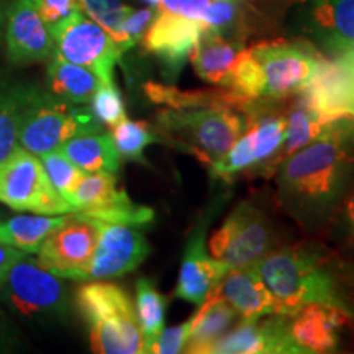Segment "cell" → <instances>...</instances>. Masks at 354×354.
<instances>
[{"label": "cell", "mask_w": 354, "mask_h": 354, "mask_svg": "<svg viewBox=\"0 0 354 354\" xmlns=\"http://www.w3.org/2000/svg\"><path fill=\"white\" fill-rule=\"evenodd\" d=\"M77 3L87 17L107 30L123 53L128 51L122 33V21L130 7L125 6L122 0H77Z\"/></svg>", "instance_id": "33"}, {"label": "cell", "mask_w": 354, "mask_h": 354, "mask_svg": "<svg viewBox=\"0 0 354 354\" xmlns=\"http://www.w3.org/2000/svg\"><path fill=\"white\" fill-rule=\"evenodd\" d=\"M99 84L100 79L91 69L69 63L57 55L48 66V86L51 94L71 104H88Z\"/></svg>", "instance_id": "28"}, {"label": "cell", "mask_w": 354, "mask_h": 354, "mask_svg": "<svg viewBox=\"0 0 354 354\" xmlns=\"http://www.w3.org/2000/svg\"><path fill=\"white\" fill-rule=\"evenodd\" d=\"M112 138L122 158L143 162V165L146 162L143 156L146 146L159 141V136L154 135L148 123L128 120V118L112 128Z\"/></svg>", "instance_id": "32"}, {"label": "cell", "mask_w": 354, "mask_h": 354, "mask_svg": "<svg viewBox=\"0 0 354 354\" xmlns=\"http://www.w3.org/2000/svg\"><path fill=\"white\" fill-rule=\"evenodd\" d=\"M69 203L79 214L110 223L143 227L154 218L151 209L135 203L125 190L118 189L117 176L109 171L86 172Z\"/></svg>", "instance_id": "14"}, {"label": "cell", "mask_w": 354, "mask_h": 354, "mask_svg": "<svg viewBox=\"0 0 354 354\" xmlns=\"http://www.w3.org/2000/svg\"><path fill=\"white\" fill-rule=\"evenodd\" d=\"M154 17H156V8L151 7L135 10V8L130 7V10H128L125 19L122 21V33L128 50L143 39L146 30L149 28Z\"/></svg>", "instance_id": "37"}, {"label": "cell", "mask_w": 354, "mask_h": 354, "mask_svg": "<svg viewBox=\"0 0 354 354\" xmlns=\"http://www.w3.org/2000/svg\"><path fill=\"white\" fill-rule=\"evenodd\" d=\"M7 344H8V331H7L6 322H3L2 313H0V351H3Z\"/></svg>", "instance_id": "42"}, {"label": "cell", "mask_w": 354, "mask_h": 354, "mask_svg": "<svg viewBox=\"0 0 354 354\" xmlns=\"http://www.w3.org/2000/svg\"><path fill=\"white\" fill-rule=\"evenodd\" d=\"M328 225H331L333 236L339 241V245L354 251V179L348 185Z\"/></svg>", "instance_id": "36"}, {"label": "cell", "mask_w": 354, "mask_h": 354, "mask_svg": "<svg viewBox=\"0 0 354 354\" xmlns=\"http://www.w3.org/2000/svg\"><path fill=\"white\" fill-rule=\"evenodd\" d=\"M274 299V313L292 315L304 305L339 307L354 315V261L317 243L272 250L254 266Z\"/></svg>", "instance_id": "2"}, {"label": "cell", "mask_w": 354, "mask_h": 354, "mask_svg": "<svg viewBox=\"0 0 354 354\" xmlns=\"http://www.w3.org/2000/svg\"><path fill=\"white\" fill-rule=\"evenodd\" d=\"M248 44L203 30L190 59L197 76L205 82L228 88Z\"/></svg>", "instance_id": "23"}, {"label": "cell", "mask_w": 354, "mask_h": 354, "mask_svg": "<svg viewBox=\"0 0 354 354\" xmlns=\"http://www.w3.org/2000/svg\"><path fill=\"white\" fill-rule=\"evenodd\" d=\"M100 236V220L73 212L48 234L38 261L61 279L84 281Z\"/></svg>", "instance_id": "12"}, {"label": "cell", "mask_w": 354, "mask_h": 354, "mask_svg": "<svg viewBox=\"0 0 354 354\" xmlns=\"http://www.w3.org/2000/svg\"><path fill=\"white\" fill-rule=\"evenodd\" d=\"M0 203L13 210L39 215L76 212L53 187L41 159L21 146L0 162Z\"/></svg>", "instance_id": "8"}, {"label": "cell", "mask_w": 354, "mask_h": 354, "mask_svg": "<svg viewBox=\"0 0 354 354\" xmlns=\"http://www.w3.org/2000/svg\"><path fill=\"white\" fill-rule=\"evenodd\" d=\"M295 0H210L202 24L220 37L248 39L276 32Z\"/></svg>", "instance_id": "13"}, {"label": "cell", "mask_w": 354, "mask_h": 354, "mask_svg": "<svg viewBox=\"0 0 354 354\" xmlns=\"http://www.w3.org/2000/svg\"><path fill=\"white\" fill-rule=\"evenodd\" d=\"M304 28L328 57L354 51V0H305Z\"/></svg>", "instance_id": "19"}, {"label": "cell", "mask_w": 354, "mask_h": 354, "mask_svg": "<svg viewBox=\"0 0 354 354\" xmlns=\"http://www.w3.org/2000/svg\"><path fill=\"white\" fill-rule=\"evenodd\" d=\"M24 254V251H19L15 250V248L0 243V284L3 282V279H6L8 269L12 268L13 263H15L17 259H20Z\"/></svg>", "instance_id": "41"}, {"label": "cell", "mask_w": 354, "mask_h": 354, "mask_svg": "<svg viewBox=\"0 0 354 354\" xmlns=\"http://www.w3.org/2000/svg\"><path fill=\"white\" fill-rule=\"evenodd\" d=\"M55 55L91 69L100 82L113 81V69L123 51L104 26L82 10L50 26Z\"/></svg>", "instance_id": "10"}, {"label": "cell", "mask_w": 354, "mask_h": 354, "mask_svg": "<svg viewBox=\"0 0 354 354\" xmlns=\"http://www.w3.org/2000/svg\"><path fill=\"white\" fill-rule=\"evenodd\" d=\"M277 198L300 227L328 225L354 179V120H336L277 167Z\"/></svg>", "instance_id": "1"}, {"label": "cell", "mask_w": 354, "mask_h": 354, "mask_svg": "<svg viewBox=\"0 0 354 354\" xmlns=\"http://www.w3.org/2000/svg\"><path fill=\"white\" fill-rule=\"evenodd\" d=\"M243 318L274 313V299L254 266L228 269L216 290ZM214 292V294H215Z\"/></svg>", "instance_id": "24"}, {"label": "cell", "mask_w": 354, "mask_h": 354, "mask_svg": "<svg viewBox=\"0 0 354 354\" xmlns=\"http://www.w3.org/2000/svg\"><path fill=\"white\" fill-rule=\"evenodd\" d=\"M289 315L269 313L258 318H243L212 346L214 354H286L292 353L287 335Z\"/></svg>", "instance_id": "20"}, {"label": "cell", "mask_w": 354, "mask_h": 354, "mask_svg": "<svg viewBox=\"0 0 354 354\" xmlns=\"http://www.w3.org/2000/svg\"><path fill=\"white\" fill-rule=\"evenodd\" d=\"M286 120L287 128L284 145L279 149L277 156L272 159L271 165L261 172L263 176L276 174L277 167L281 166L284 159L305 148L312 141H315L328 127V123H323L320 117L300 99L299 94L286 100Z\"/></svg>", "instance_id": "26"}, {"label": "cell", "mask_w": 354, "mask_h": 354, "mask_svg": "<svg viewBox=\"0 0 354 354\" xmlns=\"http://www.w3.org/2000/svg\"><path fill=\"white\" fill-rule=\"evenodd\" d=\"M202 33V21L166 10H156V17L141 41L146 51L161 61L166 76L176 79L197 46Z\"/></svg>", "instance_id": "18"}, {"label": "cell", "mask_w": 354, "mask_h": 354, "mask_svg": "<svg viewBox=\"0 0 354 354\" xmlns=\"http://www.w3.org/2000/svg\"><path fill=\"white\" fill-rule=\"evenodd\" d=\"M0 300L28 318L55 315L66 307V287L61 277L25 253L0 284Z\"/></svg>", "instance_id": "11"}, {"label": "cell", "mask_w": 354, "mask_h": 354, "mask_svg": "<svg viewBox=\"0 0 354 354\" xmlns=\"http://www.w3.org/2000/svg\"><path fill=\"white\" fill-rule=\"evenodd\" d=\"M299 95L323 123L343 118L354 120V61L351 53L338 57L326 56L315 77Z\"/></svg>", "instance_id": "16"}, {"label": "cell", "mask_w": 354, "mask_h": 354, "mask_svg": "<svg viewBox=\"0 0 354 354\" xmlns=\"http://www.w3.org/2000/svg\"><path fill=\"white\" fill-rule=\"evenodd\" d=\"M209 248L228 269L251 268L274 250L272 225L258 205L241 202L210 238Z\"/></svg>", "instance_id": "9"}, {"label": "cell", "mask_w": 354, "mask_h": 354, "mask_svg": "<svg viewBox=\"0 0 354 354\" xmlns=\"http://www.w3.org/2000/svg\"><path fill=\"white\" fill-rule=\"evenodd\" d=\"M351 57H353V61H354V51L351 53Z\"/></svg>", "instance_id": "45"}, {"label": "cell", "mask_w": 354, "mask_h": 354, "mask_svg": "<svg viewBox=\"0 0 354 354\" xmlns=\"http://www.w3.org/2000/svg\"><path fill=\"white\" fill-rule=\"evenodd\" d=\"M246 127L240 138L210 166L212 174L232 180L241 172L259 167L263 172L277 156L286 140V100L253 99L246 110Z\"/></svg>", "instance_id": "6"}, {"label": "cell", "mask_w": 354, "mask_h": 354, "mask_svg": "<svg viewBox=\"0 0 354 354\" xmlns=\"http://www.w3.org/2000/svg\"><path fill=\"white\" fill-rule=\"evenodd\" d=\"M245 127V113L225 105L167 107L158 113L162 140L196 156L205 166L227 154Z\"/></svg>", "instance_id": "4"}, {"label": "cell", "mask_w": 354, "mask_h": 354, "mask_svg": "<svg viewBox=\"0 0 354 354\" xmlns=\"http://www.w3.org/2000/svg\"><path fill=\"white\" fill-rule=\"evenodd\" d=\"M91 104L92 113L95 115V118L102 125L113 128L127 118L125 104H123L120 91L113 81L100 82L94 95H92Z\"/></svg>", "instance_id": "35"}, {"label": "cell", "mask_w": 354, "mask_h": 354, "mask_svg": "<svg viewBox=\"0 0 354 354\" xmlns=\"http://www.w3.org/2000/svg\"><path fill=\"white\" fill-rule=\"evenodd\" d=\"M205 228L207 225L203 223L190 234L176 287L177 297L196 305L205 302L228 272L227 264L207 253Z\"/></svg>", "instance_id": "22"}, {"label": "cell", "mask_w": 354, "mask_h": 354, "mask_svg": "<svg viewBox=\"0 0 354 354\" xmlns=\"http://www.w3.org/2000/svg\"><path fill=\"white\" fill-rule=\"evenodd\" d=\"M210 0H159L158 10H166L176 15L202 21L209 8Z\"/></svg>", "instance_id": "40"}, {"label": "cell", "mask_w": 354, "mask_h": 354, "mask_svg": "<svg viewBox=\"0 0 354 354\" xmlns=\"http://www.w3.org/2000/svg\"><path fill=\"white\" fill-rule=\"evenodd\" d=\"M189 335H190V320L183 323V325L172 326V328H165L161 331V335L158 336L151 353H158V354L185 353Z\"/></svg>", "instance_id": "38"}, {"label": "cell", "mask_w": 354, "mask_h": 354, "mask_svg": "<svg viewBox=\"0 0 354 354\" xmlns=\"http://www.w3.org/2000/svg\"><path fill=\"white\" fill-rule=\"evenodd\" d=\"M146 3H149V6H151L153 8H156L158 10V7H159V0H145Z\"/></svg>", "instance_id": "43"}, {"label": "cell", "mask_w": 354, "mask_h": 354, "mask_svg": "<svg viewBox=\"0 0 354 354\" xmlns=\"http://www.w3.org/2000/svg\"><path fill=\"white\" fill-rule=\"evenodd\" d=\"M2 24H3V15L2 12H0V30H2Z\"/></svg>", "instance_id": "44"}, {"label": "cell", "mask_w": 354, "mask_h": 354, "mask_svg": "<svg viewBox=\"0 0 354 354\" xmlns=\"http://www.w3.org/2000/svg\"><path fill=\"white\" fill-rule=\"evenodd\" d=\"M348 330L354 333V315L333 305L308 304L287 318L292 354L338 351Z\"/></svg>", "instance_id": "15"}, {"label": "cell", "mask_w": 354, "mask_h": 354, "mask_svg": "<svg viewBox=\"0 0 354 354\" xmlns=\"http://www.w3.org/2000/svg\"><path fill=\"white\" fill-rule=\"evenodd\" d=\"M6 38L12 63H41L55 53L50 26L39 17L32 0H17L13 3L8 12Z\"/></svg>", "instance_id": "21"}, {"label": "cell", "mask_w": 354, "mask_h": 354, "mask_svg": "<svg viewBox=\"0 0 354 354\" xmlns=\"http://www.w3.org/2000/svg\"><path fill=\"white\" fill-rule=\"evenodd\" d=\"M39 159H41V165L48 177H50L53 187L69 202L74 190L77 187L79 180L82 179L86 172L74 165L61 149H55V151L43 154V156H39Z\"/></svg>", "instance_id": "34"}, {"label": "cell", "mask_w": 354, "mask_h": 354, "mask_svg": "<svg viewBox=\"0 0 354 354\" xmlns=\"http://www.w3.org/2000/svg\"><path fill=\"white\" fill-rule=\"evenodd\" d=\"M151 248L140 227L100 221V236L84 281H109L125 276L148 258Z\"/></svg>", "instance_id": "17"}, {"label": "cell", "mask_w": 354, "mask_h": 354, "mask_svg": "<svg viewBox=\"0 0 354 354\" xmlns=\"http://www.w3.org/2000/svg\"><path fill=\"white\" fill-rule=\"evenodd\" d=\"M325 55L308 39H264L246 46L228 91L246 99L282 102L315 77Z\"/></svg>", "instance_id": "3"}, {"label": "cell", "mask_w": 354, "mask_h": 354, "mask_svg": "<svg viewBox=\"0 0 354 354\" xmlns=\"http://www.w3.org/2000/svg\"><path fill=\"white\" fill-rule=\"evenodd\" d=\"M59 149L84 172H117L120 167L122 156L112 133H84L66 141Z\"/></svg>", "instance_id": "27"}, {"label": "cell", "mask_w": 354, "mask_h": 354, "mask_svg": "<svg viewBox=\"0 0 354 354\" xmlns=\"http://www.w3.org/2000/svg\"><path fill=\"white\" fill-rule=\"evenodd\" d=\"M100 125L92 110L35 88L21 118L19 140L21 148L39 158L59 149L74 136L102 131Z\"/></svg>", "instance_id": "7"}, {"label": "cell", "mask_w": 354, "mask_h": 354, "mask_svg": "<svg viewBox=\"0 0 354 354\" xmlns=\"http://www.w3.org/2000/svg\"><path fill=\"white\" fill-rule=\"evenodd\" d=\"M32 2L48 26L59 24L74 12L81 10L77 0H32Z\"/></svg>", "instance_id": "39"}, {"label": "cell", "mask_w": 354, "mask_h": 354, "mask_svg": "<svg viewBox=\"0 0 354 354\" xmlns=\"http://www.w3.org/2000/svg\"><path fill=\"white\" fill-rule=\"evenodd\" d=\"M33 91L20 84H0V162L20 146L21 118Z\"/></svg>", "instance_id": "30"}, {"label": "cell", "mask_w": 354, "mask_h": 354, "mask_svg": "<svg viewBox=\"0 0 354 354\" xmlns=\"http://www.w3.org/2000/svg\"><path fill=\"white\" fill-rule=\"evenodd\" d=\"M136 317L143 335V351L151 353L158 336L165 330L166 299L149 279L136 282Z\"/></svg>", "instance_id": "31"}, {"label": "cell", "mask_w": 354, "mask_h": 354, "mask_svg": "<svg viewBox=\"0 0 354 354\" xmlns=\"http://www.w3.org/2000/svg\"><path fill=\"white\" fill-rule=\"evenodd\" d=\"M77 307L88 326L91 348L99 354H140L143 335L135 305L122 287L94 281L77 290Z\"/></svg>", "instance_id": "5"}, {"label": "cell", "mask_w": 354, "mask_h": 354, "mask_svg": "<svg viewBox=\"0 0 354 354\" xmlns=\"http://www.w3.org/2000/svg\"><path fill=\"white\" fill-rule=\"evenodd\" d=\"M238 312L218 292L212 294L190 318V335L185 353L207 354L236 322Z\"/></svg>", "instance_id": "25"}, {"label": "cell", "mask_w": 354, "mask_h": 354, "mask_svg": "<svg viewBox=\"0 0 354 354\" xmlns=\"http://www.w3.org/2000/svg\"><path fill=\"white\" fill-rule=\"evenodd\" d=\"M66 215L68 214L10 216L6 221H0V243L26 254L38 253L48 234L63 223Z\"/></svg>", "instance_id": "29"}]
</instances>
